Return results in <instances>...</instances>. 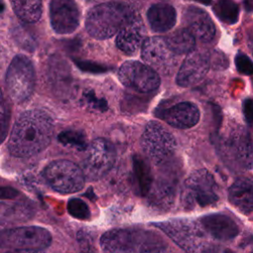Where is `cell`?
<instances>
[{
  "instance_id": "cell-8",
  "label": "cell",
  "mask_w": 253,
  "mask_h": 253,
  "mask_svg": "<svg viewBox=\"0 0 253 253\" xmlns=\"http://www.w3.org/2000/svg\"><path fill=\"white\" fill-rule=\"evenodd\" d=\"M116 160V150L113 144L104 138L93 140L86 148L83 160V174L89 180H98L105 176Z\"/></svg>"
},
{
  "instance_id": "cell-38",
  "label": "cell",
  "mask_w": 253,
  "mask_h": 253,
  "mask_svg": "<svg viewBox=\"0 0 253 253\" xmlns=\"http://www.w3.org/2000/svg\"><path fill=\"white\" fill-rule=\"evenodd\" d=\"M202 253H236L228 248H225V247H222V246H216V245H213V246H208L206 247Z\"/></svg>"
},
{
  "instance_id": "cell-17",
  "label": "cell",
  "mask_w": 253,
  "mask_h": 253,
  "mask_svg": "<svg viewBox=\"0 0 253 253\" xmlns=\"http://www.w3.org/2000/svg\"><path fill=\"white\" fill-rule=\"evenodd\" d=\"M185 28H187L201 42H207L215 36V26L209 14L198 7H189L183 16Z\"/></svg>"
},
{
  "instance_id": "cell-33",
  "label": "cell",
  "mask_w": 253,
  "mask_h": 253,
  "mask_svg": "<svg viewBox=\"0 0 253 253\" xmlns=\"http://www.w3.org/2000/svg\"><path fill=\"white\" fill-rule=\"evenodd\" d=\"M225 61L226 58L224 57V55L217 51H214L213 55L210 56L211 65H212L214 68H226Z\"/></svg>"
},
{
  "instance_id": "cell-4",
  "label": "cell",
  "mask_w": 253,
  "mask_h": 253,
  "mask_svg": "<svg viewBox=\"0 0 253 253\" xmlns=\"http://www.w3.org/2000/svg\"><path fill=\"white\" fill-rule=\"evenodd\" d=\"M218 149L221 157L229 166L241 170L253 168V144L245 128H234L223 136Z\"/></svg>"
},
{
  "instance_id": "cell-5",
  "label": "cell",
  "mask_w": 253,
  "mask_h": 253,
  "mask_svg": "<svg viewBox=\"0 0 253 253\" xmlns=\"http://www.w3.org/2000/svg\"><path fill=\"white\" fill-rule=\"evenodd\" d=\"M218 199V186L208 170L199 169L193 172L185 181L183 202L186 207L212 206Z\"/></svg>"
},
{
  "instance_id": "cell-24",
  "label": "cell",
  "mask_w": 253,
  "mask_h": 253,
  "mask_svg": "<svg viewBox=\"0 0 253 253\" xmlns=\"http://www.w3.org/2000/svg\"><path fill=\"white\" fill-rule=\"evenodd\" d=\"M15 14L26 23H35L42 16V0H10Z\"/></svg>"
},
{
  "instance_id": "cell-21",
  "label": "cell",
  "mask_w": 253,
  "mask_h": 253,
  "mask_svg": "<svg viewBox=\"0 0 253 253\" xmlns=\"http://www.w3.org/2000/svg\"><path fill=\"white\" fill-rule=\"evenodd\" d=\"M150 28L156 33H164L171 30L177 21L176 10L167 3L152 5L146 14Z\"/></svg>"
},
{
  "instance_id": "cell-23",
  "label": "cell",
  "mask_w": 253,
  "mask_h": 253,
  "mask_svg": "<svg viewBox=\"0 0 253 253\" xmlns=\"http://www.w3.org/2000/svg\"><path fill=\"white\" fill-rule=\"evenodd\" d=\"M164 40L169 48L177 55L189 54L196 45V39L187 28L174 31L165 37Z\"/></svg>"
},
{
  "instance_id": "cell-26",
  "label": "cell",
  "mask_w": 253,
  "mask_h": 253,
  "mask_svg": "<svg viewBox=\"0 0 253 253\" xmlns=\"http://www.w3.org/2000/svg\"><path fill=\"white\" fill-rule=\"evenodd\" d=\"M215 16L223 23L235 24L239 17V7L232 0H216L212 6Z\"/></svg>"
},
{
  "instance_id": "cell-41",
  "label": "cell",
  "mask_w": 253,
  "mask_h": 253,
  "mask_svg": "<svg viewBox=\"0 0 253 253\" xmlns=\"http://www.w3.org/2000/svg\"><path fill=\"white\" fill-rule=\"evenodd\" d=\"M248 46H249V48H250V50H251V52H252V54H253V35H252V36L250 37V39H249Z\"/></svg>"
},
{
  "instance_id": "cell-39",
  "label": "cell",
  "mask_w": 253,
  "mask_h": 253,
  "mask_svg": "<svg viewBox=\"0 0 253 253\" xmlns=\"http://www.w3.org/2000/svg\"><path fill=\"white\" fill-rule=\"evenodd\" d=\"M7 253H42L39 249H17Z\"/></svg>"
},
{
  "instance_id": "cell-25",
  "label": "cell",
  "mask_w": 253,
  "mask_h": 253,
  "mask_svg": "<svg viewBox=\"0 0 253 253\" xmlns=\"http://www.w3.org/2000/svg\"><path fill=\"white\" fill-rule=\"evenodd\" d=\"M148 194H150L153 205L162 208L168 207L174 199L175 186L167 180H159L156 182L154 189H150Z\"/></svg>"
},
{
  "instance_id": "cell-3",
  "label": "cell",
  "mask_w": 253,
  "mask_h": 253,
  "mask_svg": "<svg viewBox=\"0 0 253 253\" xmlns=\"http://www.w3.org/2000/svg\"><path fill=\"white\" fill-rule=\"evenodd\" d=\"M36 84V72L32 61L25 55H16L6 73V88L10 98L18 104L28 100Z\"/></svg>"
},
{
  "instance_id": "cell-18",
  "label": "cell",
  "mask_w": 253,
  "mask_h": 253,
  "mask_svg": "<svg viewBox=\"0 0 253 253\" xmlns=\"http://www.w3.org/2000/svg\"><path fill=\"white\" fill-rule=\"evenodd\" d=\"M161 118L173 127L185 129L198 124L200 111L191 102H181L162 111Z\"/></svg>"
},
{
  "instance_id": "cell-34",
  "label": "cell",
  "mask_w": 253,
  "mask_h": 253,
  "mask_svg": "<svg viewBox=\"0 0 253 253\" xmlns=\"http://www.w3.org/2000/svg\"><path fill=\"white\" fill-rule=\"evenodd\" d=\"M8 122H9V118H8V113L5 106V100L0 90V126L8 127Z\"/></svg>"
},
{
  "instance_id": "cell-29",
  "label": "cell",
  "mask_w": 253,
  "mask_h": 253,
  "mask_svg": "<svg viewBox=\"0 0 253 253\" xmlns=\"http://www.w3.org/2000/svg\"><path fill=\"white\" fill-rule=\"evenodd\" d=\"M58 140L63 145L75 147L83 150L87 148V142L85 134L79 130H65L58 134Z\"/></svg>"
},
{
  "instance_id": "cell-9",
  "label": "cell",
  "mask_w": 253,
  "mask_h": 253,
  "mask_svg": "<svg viewBox=\"0 0 253 253\" xmlns=\"http://www.w3.org/2000/svg\"><path fill=\"white\" fill-rule=\"evenodd\" d=\"M51 242V234L43 227L23 226L0 230V248L43 249Z\"/></svg>"
},
{
  "instance_id": "cell-2",
  "label": "cell",
  "mask_w": 253,
  "mask_h": 253,
  "mask_svg": "<svg viewBox=\"0 0 253 253\" xmlns=\"http://www.w3.org/2000/svg\"><path fill=\"white\" fill-rule=\"evenodd\" d=\"M133 16L132 10L124 3H102L88 12L85 27L91 37L106 40L118 34Z\"/></svg>"
},
{
  "instance_id": "cell-27",
  "label": "cell",
  "mask_w": 253,
  "mask_h": 253,
  "mask_svg": "<svg viewBox=\"0 0 253 253\" xmlns=\"http://www.w3.org/2000/svg\"><path fill=\"white\" fill-rule=\"evenodd\" d=\"M139 253H173L170 246L158 236L145 232Z\"/></svg>"
},
{
  "instance_id": "cell-32",
  "label": "cell",
  "mask_w": 253,
  "mask_h": 253,
  "mask_svg": "<svg viewBox=\"0 0 253 253\" xmlns=\"http://www.w3.org/2000/svg\"><path fill=\"white\" fill-rule=\"evenodd\" d=\"M77 65L85 70V71H90V72H104V71H107L108 68L106 66H103V65H100V64H96V63H93V62H87V61H80V62H77Z\"/></svg>"
},
{
  "instance_id": "cell-36",
  "label": "cell",
  "mask_w": 253,
  "mask_h": 253,
  "mask_svg": "<svg viewBox=\"0 0 253 253\" xmlns=\"http://www.w3.org/2000/svg\"><path fill=\"white\" fill-rule=\"evenodd\" d=\"M86 101H87L88 104L91 105L93 108H97V109L102 110V111H103V110H106V108H107V104H106V102H105L104 100L98 99V98L94 97L93 95L88 94V95L86 96Z\"/></svg>"
},
{
  "instance_id": "cell-22",
  "label": "cell",
  "mask_w": 253,
  "mask_h": 253,
  "mask_svg": "<svg viewBox=\"0 0 253 253\" xmlns=\"http://www.w3.org/2000/svg\"><path fill=\"white\" fill-rule=\"evenodd\" d=\"M133 180L135 183L136 193L139 196L148 195L153 184V175L147 162L139 155H134L132 158Z\"/></svg>"
},
{
  "instance_id": "cell-16",
  "label": "cell",
  "mask_w": 253,
  "mask_h": 253,
  "mask_svg": "<svg viewBox=\"0 0 253 253\" xmlns=\"http://www.w3.org/2000/svg\"><path fill=\"white\" fill-rule=\"evenodd\" d=\"M146 37V29L142 19L135 15L118 33L117 46L126 54H134L142 45Z\"/></svg>"
},
{
  "instance_id": "cell-44",
  "label": "cell",
  "mask_w": 253,
  "mask_h": 253,
  "mask_svg": "<svg viewBox=\"0 0 253 253\" xmlns=\"http://www.w3.org/2000/svg\"><path fill=\"white\" fill-rule=\"evenodd\" d=\"M81 253H93V252L90 251V250H88V249H86V250H83Z\"/></svg>"
},
{
  "instance_id": "cell-40",
  "label": "cell",
  "mask_w": 253,
  "mask_h": 253,
  "mask_svg": "<svg viewBox=\"0 0 253 253\" xmlns=\"http://www.w3.org/2000/svg\"><path fill=\"white\" fill-rule=\"evenodd\" d=\"M244 8L246 11H253V0H244Z\"/></svg>"
},
{
  "instance_id": "cell-15",
  "label": "cell",
  "mask_w": 253,
  "mask_h": 253,
  "mask_svg": "<svg viewBox=\"0 0 253 253\" xmlns=\"http://www.w3.org/2000/svg\"><path fill=\"white\" fill-rule=\"evenodd\" d=\"M210 67V54L193 50L181 64L176 82L181 87H192L205 78Z\"/></svg>"
},
{
  "instance_id": "cell-37",
  "label": "cell",
  "mask_w": 253,
  "mask_h": 253,
  "mask_svg": "<svg viewBox=\"0 0 253 253\" xmlns=\"http://www.w3.org/2000/svg\"><path fill=\"white\" fill-rule=\"evenodd\" d=\"M19 195V192L11 187L0 186V199H13Z\"/></svg>"
},
{
  "instance_id": "cell-20",
  "label": "cell",
  "mask_w": 253,
  "mask_h": 253,
  "mask_svg": "<svg viewBox=\"0 0 253 253\" xmlns=\"http://www.w3.org/2000/svg\"><path fill=\"white\" fill-rule=\"evenodd\" d=\"M230 203L240 211H253V180L241 177L233 182L228 189Z\"/></svg>"
},
{
  "instance_id": "cell-43",
  "label": "cell",
  "mask_w": 253,
  "mask_h": 253,
  "mask_svg": "<svg viewBox=\"0 0 253 253\" xmlns=\"http://www.w3.org/2000/svg\"><path fill=\"white\" fill-rule=\"evenodd\" d=\"M4 10V5L2 2H0V12H2Z\"/></svg>"
},
{
  "instance_id": "cell-1",
  "label": "cell",
  "mask_w": 253,
  "mask_h": 253,
  "mask_svg": "<svg viewBox=\"0 0 253 253\" xmlns=\"http://www.w3.org/2000/svg\"><path fill=\"white\" fill-rule=\"evenodd\" d=\"M53 124L48 115L40 110L23 113L15 123L9 142V151L19 157L35 155L51 141Z\"/></svg>"
},
{
  "instance_id": "cell-42",
  "label": "cell",
  "mask_w": 253,
  "mask_h": 253,
  "mask_svg": "<svg viewBox=\"0 0 253 253\" xmlns=\"http://www.w3.org/2000/svg\"><path fill=\"white\" fill-rule=\"evenodd\" d=\"M192 1H196V2H199V3L205 4V5H209L211 2V0H192Z\"/></svg>"
},
{
  "instance_id": "cell-7",
  "label": "cell",
  "mask_w": 253,
  "mask_h": 253,
  "mask_svg": "<svg viewBox=\"0 0 253 253\" xmlns=\"http://www.w3.org/2000/svg\"><path fill=\"white\" fill-rule=\"evenodd\" d=\"M42 176L53 190L63 194L81 190L85 182L82 169L68 160L52 161L43 169Z\"/></svg>"
},
{
  "instance_id": "cell-28",
  "label": "cell",
  "mask_w": 253,
  "mask_h": 253,
  "mask_svg": "<svg viewBox=\"0 0 253 253\" xmlns=\"http://www.w3.org/2000/svg\"><path fill=\"white\" fill-rule=\"evenodd\" d=\"M31 214V211L24 205H7L0 203V220H22Z\"/></svg>"
},
{
  "instance_id": "cell-6",
  "label": "cell",
  "mask_w": 253,
  "mask_h": 253,
  "mask_svg": "<svg viewBox=\"0 0 253 253\" xmlns=\"http://www.w3.org/2000/svg\"><path fill=\"white\" fill-rule=\"evenodd\" d=\"M140 145L147 158L158 165L173 155L176 149V140L162 125L151 121L143 130Z\"/></svg>"
},
{
  "instance_id": "cell-12",
  "label": "cell",
  "mask_w": 253,
  "mask_h": 253,
  "mask_svg": "<svg viewBox=\"0 0 253 253\" xmlns=\"http://www.w3.org/2000/svg\"><path fill=\"white\" fill-rule=\"evenodd\" d=\"M163 230L179 247L187 253H196L199 249L203 234L199 227L186 219H172L155 224Z\"/></svg>"
},
{
  "instance_id": "cell-14",
  "label": "cell",
  "mask_w": 253,
  "mask_h": 253,
  "mask_svg": "<svg viewBox=\"0 0 253 253\" xmlns=\"http://www.w3.org/2000/svg\"><path fill=\"white\" fill-rule=\"evenodd\" d=\"M144 233L132 229H112L102 235L100 244L105 253H135L139 250Z\"/></svg>"
},
{
  "instance_id": "cell-30",
  "label": "cell",
  "mask_w": 253,
  "mask_h": 253,
  "mask_svg": "<svg viewBox=\"0 0 253 253\" xmlns=\"http://www.w3.org/2000/svg\"><path fill=\"white\" fill-rule=\"evenodd\" d=\"M68 212L75 218L88 219L90 217V211L84 201L78 198H73L67 203Z\"/></svg>"
},
{
  "instance_id": "cell-31",
  "label": "cell",
  "mask_w": 253,
  "mask_h": 253,
  "mask_svg": "<svg viewBox=\"0 0 253 253\" xmlns=\"http://www.w3.org/2000/svg\"><path fill=\"white\" fill-rule=\"evenodd\" d=\"M235 65L240 73L245 75L253 74V62L246 54L238 52L235 56Z\"/></svg>"
},
{
  "instance_id": "cell-19",
  "label": "cell",
  "mask_w": 253,
  "mask_h": 253,
  "mask_svg": "<svg viewBox=\"0 0 253 253\" xmlns=\"http://www.w3.org/2000/svg\"><path fill=\"white\" fill-rule=\"evenodd\" d=\"M204 229L213 238L226 241L233 239L239 233V227L229 216L221 213H212L201 218Z\"/></svg>"
},
{
  "instance_id": "cell-13",
  "label": "cell",
  "mask_w": 253,
  "mask_h": 253,
  "mask_svg": "<svg viewBox=\"0 0 253 253\" xmlns=\"http://www.w3.org/2000/svg\"><path fill=\"white\" fill-rule=\"evenodd\" d=\"M49 20L55 33L60 35L73 33L80 22V11L75 0H51Z\"/></svg>"
},
{
  "instance_id": "cell-10",
  "label": "cell",
  "mask_w": 253,
  "mask_h": 253,
  "mask_svg": "<svg viewBox=\"0 0 253 253\" xmlns=\"http://www.w3.org/2000/svg\"><path fill=\"white\" fill-rule=\"evenodd\" d=\"M118 76L124 86L140 93L152 92L160 85L158 73L139 61L129 60L123 63Z\"/></svg>"
},
{
  "instance_id": "cell-11",
  "label": "cell",
  "mask_w": 253,
  "mask_h": 253,
  "mask_svg": "<svg viewBox=\"0 0 253 253\" xmlns=\"http://www.w3.org/2000/svg\"><path fill=\"white\" fill-rule=\"evenodd\" d=\"M177 56L161 37L147 38L141 45V58L156 72L171 73L177 65Z\"/></svg>"
},
{
  "instance_id": "cell-35",
  "label": "cell",
  "mask_w": 253,
  "mask_h": 253,
  "mask_svg": "<svg viewBox=\"0 0 253 253\" xmlns=\"http://www.w3.org/2000/svg\"><path fill=\"white\" fill-rule=\"evenodd\" d=\"M243 113L244 117L249 125L253 124V101L251 99H246L243 103Z\"/></svg>"
}]
</instances>
